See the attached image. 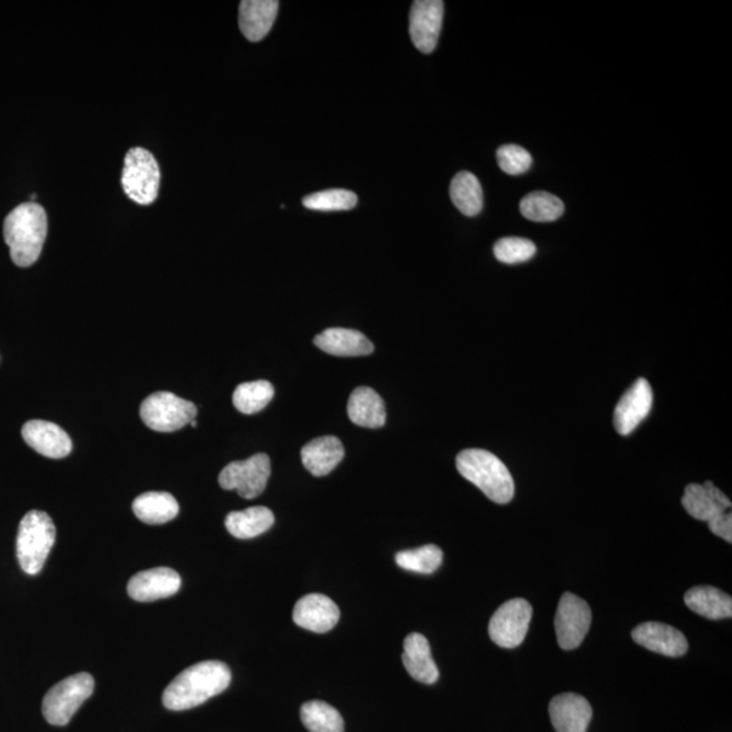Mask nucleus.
<instances>
[{
	"instance_id": "1a4fd4ad",
	"label": "nucleus",
	"mask_w": 732,
	"mask_h": 732,
	"mask_svg": "<svg viewBox=\"0 0 732 732\" xmlns=\"http://www.w3.org/2000/svg\"><path fill=\"white\" fill-rule=\"evenodd\" d=\"M270 473L269 456L258 453L243 462L226 465L219 475V484L224 490H236L242 498L254 499L265 491Z\"/></svg>"
},
{
	"instance_id": "423d86ee",
	"label": "nucleus",
	"mask_w": 732,
	"mask_h": 732,
	"mask_svg": "<svg viewBox=\"0 0 732 732\" xmlns=\"http://www.w3.org/2000/svg\"><path fill=\"white\" fill-rule=\"evenodd\" d=\"M94 678L89 673L71 675L48 690L43 701L45 720L54 725L70 723L82 704L93 695Z\"/></svg>"
},
{
	"instance_id": "2eb2a0df",
	"label": "nucleus",
	"mask_w": 732,
	"mask_h": 732,
	"mask_svg": "<svg viewBox=\"0 0 732 732\" xmlns=\"http://www.w3.org/2000/svg\"><path fill=\"white\" fill-rule=\"evenodd\" d=\"M22 437L32 450L49 458H62L70 455L72 441L58 425L42 419L26 422L22 428Z\"/></svg>"
},
{
	"instance_id": "7ed1b4c3",
	"label": "nucleus",
	"mask_w": 732,
	"mask_h": 732,
	"mask_svg": "<svg viewBox=\"0 0 732 732\" xmlns=\"http://www.w3.org/2000/svg\"><path fill=\"white\" fill-rule=\"evenodd\" d=\"M456 467L463 478L485 492L492 502L504 504L514 497V480L507 465L491 452L465 450L456 457Z\"/></svg>"
},
{
	"instance_id": "dca6fc26",
	"label": "nucleus",
	"mask_w": 732,
	"mask_h": 732,
	"mask_svg": "<svg viewBox=\"0 0 732 732\" xmlns=\"http://www.w3.org/2000/svg\"><path fill=\"white\" fill-rule=\"evenodd\" d=\"M549 717L556 732H586L593 709L580 695L561 694L550 700Z\"/></svg>"
},
{
	"instance_id": "cd10ccee",
	"label": "nucleus",
	"mask_w": 732,
	"mask_h": 732,
	"mask_svg": "<svg viewBox=\"0 0 732 732\" xmlns=\"http://www.w3.org/2000/svg\"><path fill=\"white\" fill-rule=\"evenodd\" d=\"M520 211L527 220L536 221V223H550L563 216L565 204L550 193L535 191L522 198Z\"/></svg>"
},
{
	"instance_id": "f03ea898",
	"label": "nucleus",
	"mask_w": 732,
	"mask_h": 732,
	"mask_svg": "<svg viewBox=\"0 0 732 732\" xmlns=\"http://www.w3.org/2000/svg\"><path fill=\"white\" fill-rule=\"evenodd\" d=\"M47 232V213L38 204H22L11 211L4 220L3 234L13 263L20 268H30L36 263Z\"/></svg>"
},
{
	"instance_id": "ddd939ff",
	"label": "nucleus",
	"mask_w": 732,
	"mask_h": 732,
	"mask_svg": "<svg viewBox=\"0 0 732 732\" xmlns=\"http://www.w3.org/2000/svg\"><path fill=\"white\" fill-rule=\"evenodd\" d=\"M181 577L177 571L169 567L141 571L130 578L128 594L139 603L172 597L181 589Z\"/></svg>"
},
{
	"instance_id": "c85d7f7f",
	"label": "nucleus",
	"mask_w": 732,
	"mask_h": 732,
	"mask_svg": "<svg viewBox=\"0 0 732 732\" xmlns=\"http://www.w3.org/2000/svg\"><path fill=\"white\" fill-rule=\"evenodd\" d=\"M300 718L310 732H345V722L338 709L325 701L303 704Z\"/></svg>"
},
{
	"instance_id": "b1692460",
	"label": "nucleus",
	"mask_w": 732,
	"mask_h": 732,
	"mask_svg": "<svg viewBox=\"0 0 732 732\" xmlns=\"http://www.w3.org/2000/svg\"><path fill=\"white\" fill-rule=\"evenodd\" d=\"M685 604L690 611L709 620H723L732 616V599L728 593L712 586L692 588L685 594Z\"/></svg>"
},
{
	"instance_id": "412c9836",
	"label": "nucleus",
	"mask_w": 732,
	"mask_h": 732,
	"mask_svg": "<svg viewBox=\"0 0 732 732\" xmlns=\"http://www.w3.org/2000/svg\"><path fill=\"white\" fill-rule=\"evenodd\" d=\"M403 665L411 677L418 683L431 685L440 677L429 640L421 634H410L405 640V652H403Z\"/></svg>"
},
{
	"instance_id": "6ab92c4d",
	"label": "nucleus",
	"mask_w": 732,
	"mask_h": 732,
	"mask_svg": "<svg viewBox=\"0 0 732 732\" xmlns=\"http://www.w3.org/2000/svg\"><path fill=\"white\" fill-rule=\"evenodd\" d=\"M280 3L276 0H243L240 8V26L243 36L258 43L274 27Z\"/></svg>"
},
{
	"instance_id": "bb28decb",
	"label": "nucleus",
	"mask_w": 732,
	"mask_h": 732,
	"mask_svg": "<svg viewBox=\"0 0 732 732\" xmlns=\"http://www.w3.org/2000/svg\"><path fill=\"white\" fill-rule=\"evenodd\" d=\"M451 198L465 216L479 214L484 209V190L473 173L462 172L452 179Z\"/></svg>"
},
{
	"instance_id": "6e6552de",
	"label": "nucleus",
	"mask_w": 732,
	"mask_h": 732,
	"mask_svg": "<svg viewBox=\"0 0 732 732\" xmlns=\"http://www.w3.org/2000/svg\"><path fill=\"white\" fill-rule=\"evenodd\" d=\"M533 609L524 599H514L499 606L488 624V635L502 649H515L525 640Z\"/></svg>"
},
{
	"instance_id": "a878e982",
	"label": "nucleus",
	"mask_w": 732,
	"mask_h": 732,
	"mask_svg": "<svg viewBox=\"0 0 732 732\" xmlns=\"http://www.w3.org/2000/svg\"><path fill=\"white\" fill-rule=\"evenodd\" d=\"M275 524V514L265 507H254L243 512H232L225 518L226 531L232 536L248 541L268 532Z\"/></svg>"
},
{
	"instance_id": "f8f14e48",
	"label": "nucleus",
	"mask_w": 732,
	"mask_h": 732,
	"mask_svg": "<svg viewBox=\"0 0 732 732\" xmlns=\"http://www.w3.org/2000/svg\"><path fill=\"white\" fill-rule=\"evenodd\" d=\"M652 390L646 379H639L623 395L615 410V428L618 434H631L649 416L652 407Z\"/></svg>"
},
{
	"instance_id": "f704fd0d",
	"label": "nucleus",
	"mask_w": 732,
	"mask_h": 732,
	"mask_svg": "<svg viewBox=\"0 0 732 732\" xmlns=\"http://www.w3.org/2000/svg\"><path fill=\"white\" fill-rule=\"evenodd\" d=\"M709 531L719 537L724 538L729 544L732 543V514L724 512L708 521Z\"/></svg>"
},
{
	"instance_id": "4468645a",
	"label": "nucleus",
	"mask_w": 732,
	"mask_h": 732,
	"mask_svg": "<svg viewBox=\"0 0 732 732\" xmlns=\"http://www.w3.org/2000/svg\"><path fill=\"white\" fill-rule=\"evenodd\" d=\"M340 612L333 600L323 594H309L294 605L293 621L316 634H326L337 626Z\"/></svg>"
},
{
	"instance_id": "c9c22d12",
	"label": "nucleus",
	"mask_w": 732,
	"mask_h": 732,
	"mask_svg": "<svg viewBox=\"0 0 732 732\" xmlns=\"http://www.w3.org/2000/svg\"><path fill=\"white\" fill-rule=\"evenodd\" d=\"M190 425H191L193 428H196V427H197V421H196V419H195V421H191Z\"/></svg>"
},
{
	"instance_id": "0eeeda50",
	"label": "nucleus",
	"mask_w": 732,
	"mask_h": 732,
	"mask_svg": "<svg viewBox=\"0 0 732 732\" xmlns=\"http://www.w3.org/2000/svg\"><path fill=\"white\" fill-rule=\"evenodd\" d=\"M196 416L195 403L172 393L152 394L140 406L143 422L159 433H173L183 429L195 421Z\"/></svg>"
},
{
	"instance_id": "4be33fe9",
	"label": "nucleus",
	"mask_w": 732,
	"mask_h": 732,
	"mask_svg": "<svg viewBox=\"0 0 732 732\" xmlns=\"http://www.w3.org/2000/svg\"><path fill=\"white\" fill-rule=\"evenodd\" d=\"M345 457V448L337 437L325 435L312 440L302 450L304 467L314 476H326Z\"/></svg>"
},
{
	"instance_id": "39448f33",
	"label": "nucleus",
	"mask_w": 732,
	"mask_h": 732,
	"mask_svg": "<svg viewBox=\"0 0 732 732\" xmlns=\"http://www.w3.org/2000/svg\"><path fill=\"white\" fill-rule=\"evenodd\" d=\"M125 195L139 206L156 201L161 186V170L150 151L135 147L125 156L123 178Z\"/></svg>"
},
{
	"instance_id": "473e14b6",
	"label": "nucleus",
	"mask_w": 732,
	"mask_h": 732,
	"mask_svg": "<svg viewBox=\"0 0 732 732\" xmlns=\"http://www.w3.org/2000/svg\"><path fill=\"white\" fill-rule=\"evenodd\" d=\"M535 243L524 240V237H503L493 246V255L499 263L515 265L526 263L535 257Z\"/></svg>"
},
{
	"instance_id": "20e7f679",
	"label": "nucleus",
	"mask_w": 732,
	"mask_h": 732,
	"mask_svg": "<svg viewBox=\"0 0 732 732\" xmlns=\"http://www.w3.org/2000/svg\"><path fill=\"white\" fill-rule=\"evenodd\" d=\"M56 541L53 519L39 510H32L22 519L16 536V558L21 569L30 576L43 570Z\"/></svg>"
},
{
	"instance_id": "a211bd4d",
	"label": "nucleus",
	"mask_w": 732,
	"mask_h": 732,
	"mask_svg": "<svg viewBox=\"0 0 732 732\" xmlns=\"http://www.w3.org/2000/svg\"><path fill=\"white\" fill-rule=\"evenodd\" d=\"M683 507L692 518L706 521L730 512L731 501L712 481L706 485L692 484L685 488Z\"/></svg>"
},
{
	"instance_id": "393cba45",
	"label": "nucleus",
	"mask_w": 732,
	"mask_h": 732,
	"mask_svg": "<svg viewBox=\"0 0 732 732\" xmlns=\"http://www.w3.org/2000/svg\"><path fill=\"white\" fill-rule=\"evenodd\" d=\"M133 513L149 525H162L177 518L179 504L172 493L146 492L133 501Z\"/></svg>"
},
{
	"instance_id": "9b49d317",
	"label": "nucleus",
	"mask_w": 732,
	"mask_h": 732,
	"mask_svg": "<svg viewBox=\"0 0 732 732\" xmlns=\"http://www.w3.org/2000/svg\"><path fill=\"white\" fill-rule=\"evenodd\" d=\"M444 21V2L417 0L410 14V36L419 53L431 54L439 43Z\"/></svg>"
},
{
	"instance_id": "c756f323",
	"label": "nucleus",
	"mask_w": 732,
	"mask_h": 732,
	"mask_svg": "<svg viewBox=\"0 0 732 732\" xmlns=\"http://www.w3.org/2000/svg\"><path fill=\"white\" fill-rule=\"evenodd\" d=\"M274 396V385L266 380H258V382L237 385L232 402L237 411L252 416V414L264 410Z\"/></svg>"
},
{
	"instance_id": "5701e85b",
	"label": "nucleus",
	"mask_w": 732,
	"mask_h": 732,
	"mask_svg": "<svg viewBox=\"0 0 732 732\" xmlns=\"http://www.w3.org/2000/svg\"><path fill=\"white\" fill-rule=\"evenodd\" d=\"M348 416L357 427L368 429L383 428L387 421L385 405L376 393L369 387H359L350 395Z\"/></svg>"
},
{
	"instance_id": "9d476101",
	"label": "nucleus",
	"mask_w": 732,
	"mask_h": 732,
	"mask_svg": "<svg viewBox=\"0 0 732 732\" xmlns=\"http://www.w3.org/2000/svg\"><path fill=\"white\" fill-rule=\"evenodd\" d=\"M592 626V609L586 601L572 593L561 595L555 616L556 637L560 649L576 650Z\"/></svg>"
},
{
	"instance_id": "aec40b11",
	"label": "nucleus",
	"mask_w": 732,
	"mask_h": 732,
	"mask_svg": "<svg viewBox=\"0 0 732 732\" xmlns=\"http://www.w3.org/2000/svg\"><path fill=\"white\" fill-rule=\"evenodd\" d=\"M314 342L325 353L337 357L369 356L374 350L371 339L350 328H328L316 336Z\"/></svg>"
},
{
	"instance_id": "f3484780",
	"label": "nucleus",
	"mask_w": 732,
	"mask_h": 732,
	"mask_svg": "<svg viewBox=\"0 0 732 732\" xmlns=\"http://www.w3.org/2000/svg\"><path fill=\"white\" fill-rule=\"evenodd\" d=\"M632 639L647 650L672 658L685 655L689 647L683 632L663 623L640 624L634 629Z\"/></svg>"
},
{
	"instance_id": "72a5a7b5",
	"label": "nucleus",
	"mask_w": 732,
	"mask_h": 732,
	"mask_svg": "<svg viewBox=\"0 0 732 732\" xmlns=\"http://www.w3.org/2000/svg\"><path fill=\"white\" fill-rule=\"evenodd\" d=\"M499 167L509 175H521L531 169L533 159L530 152L520 146L507 144L497 151Z\"/></svg>"
},
{
	"instance_id": "2f4dec72",
	"label": "nucleus",
	"mask_w": 732,
	"mask_h": 732,
	"mask_svg": "<svg viewBox=\"0 0 732 732\" xmlns=\"http://www.w3.org/2000/svg\"><path fill=\"white\" fill-rule=\"evenodd\" d=\"M357 202H359V197L353 191L332 189L306 196L303 206L311 211L337 212L350 211L357 206Z\"/></svg>"
},
{
	"instance_id": "f257e3e1",
	"label": "nucleus",
	"mask_w": 732,
	"mask_h": 732,
	"mask_svg": "<svg viewBox=\"0 0 732 732\" xmlns=\"http://www.w3.org/2000/svg\"><path fill=\"white\" fill-rule=\"evenodd\" d=\"M231 671L220 661L187 667L164 690L163 704L170 711H186L223 694L231 684Z\"/></svg>"
},
{
	"instance_id": "7c9ffc66",
	"label": "nucleus",
	"mask_w": 732,
	"mask_h": 732,
	"mask_svg": "<svg viewBox=\"0 0 732 732\" xmlns=\"http://www.w3.org/2000/svg\"><path fill=\"white\" fill-rule=\"evenodd\" d=\"M396 565L403 570L417 572V574H433L440 569L444 554L434 544L417 549L402 550L395 556Z\"/></svg>"
}]
</instances>
